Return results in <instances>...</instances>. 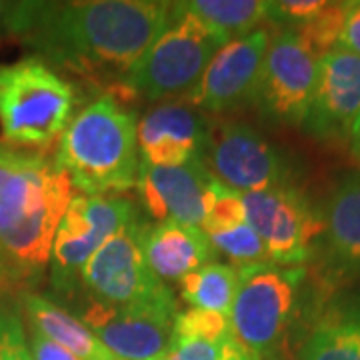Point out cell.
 <instances>
[{
	"label": "cell",
	"mask_w": 360,
	"mask_h": 360,
	"mask_svg": "<svg viewBox=\"0 0 360 360\" xmlns=\"http://www.w3.org/2000/svg\"><path fill=\"white\" fill-rule=\"evenodd\" d=\"M172 2H32L20 42L90 84H118L167 28Z\"/></svg>",
	"instance_id": "cell-1"
},
{
	"label": "cell",
	"mask_w": 360,
	"mask_h": 360,
	"mask_svg": "<svg viewBox=\"0 0 360 360\" xmlns=\"http://www.w3.org/2000/svg\"><path fill=\"white\" fill-rule=\"evenodd\" d=\"M75 184L46 153L0 142V296L34 292Z\"/></svg>",
	"instance_id": "cell-2"
},
{
	"label": "cell",
	"mask_w": 360,
	"mask_h": 360,
	"mask_svg": "<svg viewBox=\"0 0 360 360\" xmlns=\"http://www.w3.org/2000/svg\"><path fill=\"white\" fill-rule=\"evenodd\" d=\"M54 158L86 196L136 188L141 153L134 115L115 94H104L75 115Z\"/></svg>",
	"instance_id": "cell-3"
},
{
	"label": "cell",
	"mask_w": 360,
	"mask_h": 360,
	"mask_svg": "<svg viewBox=\"0 0 360 360\" xmlns=\"http://www.w3.org/2000/svg\"><path fill=\"white\" fill-rule=\"evenodd\" d=\"M77 110V90L39 56L0 65V132L4 144L49 150Z\"/></svg>",
	"instance_id": "cell-4"
},
{
	"label": "cell",
	"mask_w": 360,
	"mask_h": 360,
	"mask_svg": "<svg viewBox=\"0 0 360 360\" xmlns=\"http://www.w3.org/2000/svg\"><path fill=\"white\" fill-rule=\"evenodd\" d=\"M224 42L184 2H172L167 28L116 89L127 101L167 103L188 96Z\"/></svg>",
	"instance_id": "cell-5"
},
{
	"label": "cell",
	"mask_w": 360,
	"mask_h": 360,
	"mask_svg": "<svg viewBox=\"0 0 360 360\" xmlns=\"http://www.w3.org/2000/svg\"><path fill=\"white\" fill-rule=\"evenodd\" d=\"M307 278L302 266L274 262L238 269V288L232 302L231 333L257 359H272L281 348L300 307Z\"/></svg>",
	"instance_id": "cell-6"
},
{
	"label": "cell",
	"mask_w": 360,
	"mask_h": 360,
	"mask_svg": "<svg viewBox=\"0 0 360 360\" xmlns=\"http://www.w3.org/2000/svg\"><path fill=\"white\" fill-rule=\"evenodd\" d=\"M144 231L146 222L136 217L94 252L80 274L84 296L112 307L176 304L167 283L144 260Z\"/></svg>",
	"instance_id": "cell-7"
},
{
	"label": "cell",
	"mask_w": 360,
	"mask_h": 360,
	"mask_svg": "<svg viewBox=\"0 0 360 360\" xmlns=\"http://www.w3.org/2000/svg\"><path fill=\"white\" fill-rule=\"evenodd\" d=\"M136 208L120 194H75L56 231L51 255V284L60 296H77L80 274L101 246L136 219Z\"/></svg>",
	"instance_id": "cell-8"
},
{
	"label": "cell",
	"mask_w": 360,
	"mask_h": 360,
	"mask_svg": "<svg viewBox=\"0 0 360 360\" xmlns=\"http://www.w3.org/2000/svg\"><path fill=\"white\" fill-rule=\"evenodd\" d=\"M246 224L266 246L270 262L300 266L324 232V219L295 186L243 194Z\"/></svg>",
	"instance_id": "cell-9"
},
{
	"label": "cell",
	"mask_w": 360,
	"mask_h": 360,
	"mask_svg": "<svg viewBox=\"0 0 360 360\" xmlns=\"http://www.w3.org/2000/svg\"><path fill=\"white\" fill-rule=\"evenodd\" d=\"M202 162L214 179L240 194L290 186L283 155L245 122L210 124Z\"/></svg>",
	"instance_id": "cell-10"
},
{
	"label": "cell",
	"mask_w": 360,
	"mask_h": 360,
	"mask_svg": "<svg viewBox=\"0 0 360 360\" xmlns=\"http://www.w3.org/2000/svg\"><path fill=\"white\" fill-rule=\"evenodd\" d=\"M319 60L296 32L272 30L257 96L260 115L276 124L300 127L316 89Z\"/></svg>",
	"instance_id": "cell-11"
},
{
	"label": "cell",
	"mask_w": 360,
	"mask_h": 360,
	"mask_svg": "<svg viewBox=\"0 0 360 360\" xmlns=\"http://www.w3.org/2000/svg\"><path fill=\"white\" fill-rule=\"evenodd\" d=\"M272 30L262 26L252 34L231 40L208 63L186 103L217 115L234 112L257 104L262 65Z\"/></svg>",
	"instance_id": "cell-12"
},
{
	"label": "cell",
	"mask_w": 360,
	"mask_h": 360,
	"mask_svg": "<svg viewBox=\"0 0 360 360\" xmlns=\"http://www.w3.org/2000/svg\"><path fill=\"white\" fill-rule=\"evenodd\" d=\"M176 314V304L112 307L89 296L80 304V321L118 360H162Z\"/></svg>",
	"instance_id": "cell-13"
},
{
	"label": "cell",
	"mask_w": 360,
	"mask_h": 360,
	"mask_svg": "<svg viewBox=\"0 0 360 360\" xmlns=\"http://www.w3.org/2000/svg\"><path fill=\"white\" fill-rule=\"evenodd\" d=\"M359 110L360 56L340 49L326 52L319 60V80L302 127L319 141H350Z\"/></svg>",
	"instance_id": "cell-14"
},
{
	"label": "cell",
	"mask_w": 360,
	"mask_h": 360,
	"mask_svg": "<svg viewBox=\"0 0 360 360\" xmlns=\"http://www.w3.org/2000/svg\"><path fill=\"white\" fill-rule=\"evenodd\" d=\"M210 122L198 108L180 101L153 106L136 122L141 162L150 167H184L202 160Z\"/></svg>",
	"instance_id": "cell-15"
},
{
	"label": "cell",
	"mask_w": 360,
	"mask_h": 360,
	"mask_svg": "<svg viewBox=\"0 0 360 360\" xmlns=\"http://www.w3.org/2000/svg\"><path fill=\"white\" fill-rule=\"evenodd\" d=\"M214 176L196 160L184 167H150L141 162L136 191L148 217L158 222L198 226L205 217L206 193Z\"/></svg>",
	"instance_id": "cell-16"
},
{
	"label": "cell",
	"mask_w": 360,
	"mask_h": 360,
	"mask_svg": "<svg viewBox=\"0 0 360 360\" xmlns=\"http://www.w3.org/2000/svg\"><path fill=\"white\" fill-rule=\"evenodd\" d=\"M142 252L148 269L165 283H179L188 272L210 262L212 246L198 226L179 222L146 224Z\"/></svg>",
	"instance_id": "cell-17"
},
{
	"label": "cell",
	"mask_w": 360,
	"mask_h": 360,
	"mask_svg": "<svg viewBox=\"0 0 360 360\" xmlns=\"http://www.w3.org/2000/svg\"><path fill=\"white\" fill-rule=\"evenodd\" d=\"M322 219L326 266L338 278H360V174L336 186Z\"/></svg>",
	"instance_id": "cell-18"
},
{
	"label": "cell",
	"mask_w": 360,
	"mask_h": 360,
	"mask_svg": "<svg viewBox=\"0 0 360 360\" xmlns=\"http://www.w3.org/2000/svg\"><path fill=\"white\" fill-rule=\"evenodd\" d=\"M18 302L30 330L70 350L80 360H118L84 322L58 302L39 292H26Z\"/></svg>",
	"instance_id": "cell-19"
},
{
	"label": "cell",
	"mask_w": 360,
	"mask_h": 360,
	"mask_svg": "<svg viewBox=\"0 0 360 360\" xmlns=\"http://www.w3.org/2000/svg\"><path fill=\"white\" fill-rule=\"evenodd\" d=\"M184 6L226 44L269 25V2L262 0H193Z\"/></svg>",
	"instance_id": "cell-20"
},
{
	"label": "cell",
	"mask_w": 360,
	"mask_h": 360,
	"mask_svg": "<svg viewBox=\"0 0 360 360\" xmlns=\"http://www.w3.org/2000/svg\"><path fill=\"white\" fill-rule=\"evenodd\" d=\"M298 360H360V307L316 322L298 350Z\"/></svg>",
	"instance_id": "cell-21"
},
{
	"label": "cell",
	"mask_w": 360,
	"mask_h": 360,
	"mask_svg": "<svg viewBox=\"0 0 360 360\" xmlns=\"http://www.w3.org/2000/svg\"><path fill=\"white\" fill-rule=\"evenodd\" d=\"M179 286L180 296L184 302L193 304V309L229 316L238 288V269L210 260L180 278Z\"/></svg>",
	"instance_id": "cell-22"
},
{
	"label": "cell",
	"mask_w": 360,
	"mask_h": 360,
	"mask_svg": "<svg viewBox=\"0 0 360 360\" xmlns=\"http://www.w3.org/2000/svg\"><path fill=\"white\" fill-rule=\"evenodd\" d=\"M245 205L243 194L224 186L222 182L214 179L208 193H206L205 217L200 222V231L206 236L219 234V232L231 231L234 226L245 224Z\"/></svg>",
	"instance_id": "cell-23"
},
{
	"label": "cell",
	"mask_w": 360,
	"mask_h": 360,
	"mask_svg": "<svg viewBox=\"0 0 360 360\" xmlns=\"http://www.w3.org/2000/svg\"><path fill=\"white\" fill-rule=\"evenodd\" d=\"M208 240H210L212 250L231 258L232 264H236V269L270 262L266 246L246 222L240 226H234L231 231L212 234L208 236Z\"/></svg>",
	"instance_id": "cell-24"
},
{
	"label": "cell",
	"mask_w": 360,
	"mask_h": 360,
	"mask_svg": "<svg viewBox=\"0 0 360 360\" xmlns=\"http://www.w3.org/2000/svg\"><path fill=\"white\" fill-rule=\"evenodd\" d=\"M345 14H347V2H326L324 8L310 22L292 32L304 40L312 52L321 58L326 52L335 51L338 46V39L345 25Z\"/></svg>",
	"instance_id": "cell-25"
},
{
	"label": "cell",
	"mask_w": 360,
	"mask_h": 360,
	"mask_svg": "<svg viewBox=\"0 0 360 360\" xmlns=\"http://www.w3.org/2000/svg\"><path fill=\"white\" fill-rule=\"evenodd\" d=\"M234 336L224 338L222 342H210L200 338H172L170 347L162 360H250Z\"/></svg>",
	"instance_id": "cell-26"
},
{
	"label": "cell",
	"mask_w": 360,
	"mask_h": 360,
	"mask_svg": "<svg viewBox=\"0 0 360 360\" xmlns=\"http://www.w3.org/2000/svg\"><path fill=\"white\" fill-rule=\"evenodd\" d=\"M0 360H32L18 298L0 296Z\"/></svg>",
	"instance_id": "cell-27"
},
{
	"label": "cell",
	"mask_w": 360,
	"mask_h": 360,
	"mask_svg": "<svg viewBox=\"0 0 360 360\" xmlns=\"http://www.w3.org/2000/svg\"><path fill=\"white\" fill-rule=\"evenodd\" d=\"M231 335L229 316L210 310H184L176 314L172 324V338H200L210 342H222Z\"/></svg>",
	"instance_id": "cell-28"
},
{
	"label": "cell",
	"mask_w": 360,
	"mask_h": 360,
	"mask_svg": "<svg viewBox=\"0 0 360 360\" xmlns=\"http://www.w3.org/2000/svg\"><path fill=\"white\" fill-rule=\"evenodd\" d=\"M32 2H4L0 0V40L18 39L25 34Z\"/></svg>",
	"instance_id": "cell-29"
},
{
	"label": "cell",
	"mask_w": 360,
	"mask_h": 360,
	"mask_svg": "<svg viewBox=\"0 0 360 360\" xmlns=\"http://www.w3.org/2000/svg\"><path fill=\"white\" fill-rule=\"evenodd\" d=\"M336 49L360 56V0L347 2L345 25H342V32H340Z\"/></svg>",
	"instance_id": "cell-30"
},
{
	"label": "cell",
	"mask_w": 360,
	"mask_h": 360,
	"mask_svg": "<svg viewBox=\"0 0 360 360\" xmlns=\"http://www.w3.org/2000/svg\"><path fill=\"white\" fill-rule=\"evenodd\" d=\"M28 348H30L32 360H80L70 350H66L60 345L52 342L46 336L39 335L34 330H30Z\"/></svg>",
	"instance_id": "cell-31"
},
{
	"label": "cell",
	"mask_w": 360,
	"mask_h": 360,
	"mask_svg": "<svg viewBox=\"0 0 360 360\" xmlns=\"http://www.w3.org/2000/svg\"><path fill=\"white\" fill-rule=\"evenodd\" d=\"M354 142H360V110L352 122V129H350V144H354Z\"/></svg>",
	"instance_id": "cell-32"
},
{
	"label": "cell",
	"mask_w": 360,
	"mask_h": 360,
	"mask_svg": "<svg viewBox=\"0 0 360 360\" xmlns=\"http://www.w3.org/2000/svg\"><path fill=\"white\" fill-rule=\"evenodd\" d=\"M350 148H352V155H354V158L359 160V165H360V142H354V144H350Z\"/></svg>",
	"instance_id": "cell-33"
},
{
	"label": "cell",
	"mask_w": 360,
	"mask_h": 360,
	"mask_svg": "<svg viewBox=\"0 0 360 360\" xmlns=\"http://www.w3.org/2000/svg\"><path fill=\"white\" fill-rule=\"evenodd\" d=\"M250 360H262V359H257V356H252V359H250Z\"/></svg>",
	"instance_id": "cell-34"
}]
</instances>
